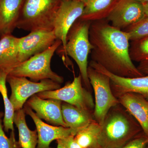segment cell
Here are the masks:
<instances>
[{
    "mask_svg": "<svg viewBox=\"0 0 148 148\" xmlns=\"http://www.w3.org/2000/svg\"><path fill=\"white\" fill-rule=\"evenodd\" d=\"M89 40L93 49L91 61L118 76L135 78L144 76L133 64L129 54L128 34L114 27L104 19L91 21Z\"/></svg>",
    "mask_w": 148,
    "mask_h": 148,
    "instance_id": "1",
    "label": "cell"
},
{
    "mask_svg": "<svg viewBox=\"0 0 148 148\" xmlns=\"http://www.w3.org/2000/svg\"><path fill=\"white\" fill-rule=\"evenodd\" d=\"M142 132L138 122L119 103L111 108L105 117L99 144L101 148H121Z\"/></svg>",
    "mask_w": 148,
    "mask_h": 148,
    "instance_id": "2",
    "label": "cell"
},
{
    "mask_svg": "<svg viewBox=\"0 0 148 148\" xmlns=\"http://www.w3.org/2000/svg\"><path fill=\"white\" fill-rule=\"evenodd\" d=\"M91 21L77 20L69 30L64 52L75 61L79 69L84 86L91 92V86L88 77V59L93 47L89 40Z\"/></svg>",
    "mask_w": 148,
    "mask_h": 148,
    "instance_id": "3",
    "label": "cell"
},
{
    "mask_svg": "<svg viewBox=\"0 0 148 148\" xmlns=\"http://www.w3.org/2000/svg\"><path fill=\"white\" fill-rule=\"evenodd\" d=\"M61 0H25L16 28L32 32L53 30L56 12Z\"/></svg>",
    "mask_w": 148,
    "mask_h": 148,
    "instance_id": "4",
    "label": "cell"
},
{
    "mask_svg": "<svg viewBox=\"0 0 148 148\" xmlns=\"http://www.w3.org/2000/svg\"><path fill=\"white\" fill-rule=\"evenodd\" d=\"M62 45L60 40L46 50L38 53L22 62L12 69L8 75L29 78L34 82L49 79L61 84L63 77L53 72L51 68V61L56 51Z\"/></svg>",
    "mask_w": 148,
    "mask_h": 148,
    "instance_id": "5",
    "label": "cell"
},
{
    "mask_svg": "<svg viewBox=\"0 0 148 148\" xmlns=\"http://www.w3.org/2000/svg\"><path fill=\"white\" fill-rule=\"evenodd\" d=\"M36 95L42 99L59 100L93 114L95 104L90 91L83 86L80 74L75 77L71 83L57 90L39 92Z\"/></svg>",
    "mask_w": 148,
    "mask_h": 148,
    "instance_id": "6",
    "label": "cell"
},
{
    "mask_svg": "<svg viewBox=\"0 0 148 148\" xmlns=\"http://www.w3.org/2000/svg\"><path fill=\"white\" fill-rule=\"evenodd\" d=\"M87 74L95 94L93 117L101 125L109 110L119 104V101L112 92L110 81L108 76L89 66L88 67Z\"/></svg>",
    "mask_w": 148,
    "mask_h": 148,
    "instance_id": "7",
    "label": "cell"
},
{
    "mask_svg": "<svg viewBox=\"0 0 148 148\" xmlns=\"http://www.w3.org/2000/svg\"><path fill=\"white\" fill-rule=\"evenodd\" d=\"M11 90L10 100L14 111L23 108L27 100L39 92L57 90L61 85L51 80H43L40 82H32L27 77L8 75L7 77Z\"/></svg>",
    "mask_w": 148,
    "mask_h": 148,
    "instance_id": "8",
    "label": "cell"
},
{
    "mask_svg": "<svg viewBox=\"0 0 148 148\" xmlns=\"http://www.w3.org/2000/svg\"><path fill=\"white\" fill-rule=\"evenodd\" d=\"M84 4L78 0H61L53 21V31L56 39L62 42L61 51L64 52L69 30L82 15Z\"/></svg>",
    "mask_w": 148,
    "mask_h": 148,
    "instance_id": "9",
    "label": "cell"
},
{
    "mask_svg": "<svg viewBox=\"0 0 148 148\" xmlns=\"http://www.w3.org/2000/svg\"><path fill=\"white\" fill-rule=\"evenodd\" d=\"M56 40L53 30L32 31L27 36L18 38L19 64L46 50L53 45Z\"/></svg>",
    "mask_w": 148,
    "mask_h": 148,
    "instance_id": "10",
    "label": "cell"
},
{
    "mask_svg": "<svg viewBox=\"0 0 148 148\" xmlns=\"http://www.w3.org/2000/svg\"><path fill=\"white\" fill-rule=\"evenodd\" d=\"M145 16L144 4L139 0H119L106 19L114 27L123 30Z\"/></svg>",
    "mask_w": 148,
    "mask_h": 148,
    "instance_id": "11",
    "label": "cell"
},
{
    "mask_svg": "<svg viewBox=\"0 0 148 148\" xmlns=\"http://www.w3.org/2000/svg\"><path fill=\"white\" fill-rule=\"evenodd\" d=\"M88 66L109 77L111 90L116 98L127 92H134L143 95L148 100V75L138 77H124L112 74L91 60Z\"/></svg>",
    "mask_w": 148,
    "mask_h": 148,
    "instance_id": "12",
    "label": "cell"
},
{
    "mask_svg": "<svg viewBox=\"0 0 148 148\" xmlns=\"http://www.w3.org/2000/svg\"><path fill=\"white\" fill-rule=\"evenodd\" d=\"M23 108L25 113L34 121L36 127L38 136L37 148H50L51 143L54 140L76 135L75 131L69 127L53 126L44 122L27 104L24 105Z\"/></svg>",
    "mask_w": 148,
    "mask_h": 148,
    "instance_id": "13",
    "label": "cell"
},
{
    "mask_svg": "<svg viewBox=\"0 0 148 148\" xmlns=\"http://www.w3.org/2000/svg\"><path fill=\"white\" fill-rule=\"evenodd\" d=\"M62 102L53 99H42L36 94L27 101V106L36 112L37 116L50 124L67 127L63 119Z\"/></svg>",
    "mask_w": 148,
    "mask_h": 148,
    "instance_id": "14",
    "label": "cell"
},
{
    "mask_svg": "<svg viewBox=\"0 0 148 148\" xmlns=\"http://www.w3.org/2000/svg\"><path fill=\"white\" fill-rule=\"evenodd\" d=\"M117 99L120 104L138 122L148 137V100L134 92L125 93Z\"/></svg>",
    "mask_w": 148,
    "mask_h": 148,
    "instance_id": "15",
    "label": "cell"
},
{
    "mask_svg": "<svg viewBox=\"0 0 148 148\" xmlns=\"http://www.w3.org/2000/svg\"><path fill=\"white\" fill-rule=\"evenodd\" d=\"M25 0H0V38L11 34L17 22Z\"/></svg>",
    "mask_w": 148,
    "mask_h": 148,
    "instance_id": "16",
    "label": "cell"
},
{
    "mask_svg": "<svg viewBox=\"0 0 148 148\" xmlns=\"http://www.w3.org/2000/svg\"><path fill=\"white\" fill-rule=\"evenodd\" d=\"M18 38L12 35L0 38V72L8 73L19 64Z\"/></svg>",
    "mask_w": 148,
    "mask_h": 148,
    "instance_id": "17",
    "label": "cell"
},
{
    "mask_svg": "<svg viewBox=\"0 0 148 148\" xmlns=\"http://www.w3.org/2000/svg\"><path fill=\"white\" fill-rule=\"evenodd\" d=\"M63 119L67 125L73 130L76 135L94 120L93 114L69 103H62Z\"/></svg>",
    "mask_w": 148,
    "mask_h": 148,
    "instance_id": "18",
    "label": "cell"
},
{
    "mask_svg": "<svg viewBox=\"0 0 148 148\" xmlns=\"http://www.w3.org/2000/svg\"><path fill=\"white\" fill-rule=\"evenodd\" d=\"M119 0H86L82 15L79 19L93 21L106 19Z\"/></svg>",
    "mask_w": 148,
    "mask_h": 148,
    "instance_id": "19",
    "label": "cell"
},
{
    "mask_svg": "<svg viewBox=\"0 0 148 148\" xmlns=\"http://www.w3.org/2000/svg\"><path fill=\"white\" fill-rule=\"evenodd\" d=\"M14 123L18 130V142L21 148H37L38 143L36 130H32L27 125L24 108L15 111Z\"/></svg>",
    "mask_w": 148,
    "mask_h": 148,
    "instance_id": "20",
    "label": "cell"
},
{
    "mask_svg": "<svg viewBox=\"0 0 148 148\" xmlns=\"http://www.w3.org/2000/svg\"><path fill=\"white\" fill-rule=\"evenodd\" d=\"M101 125L95 120L77 133L74 138L83 148H101L99 143Z\"/></svg>",
    "mask_w": 148,
    "mask_h": 148,
    "instance_id": "21",
    "label": "cell"
},
{
    "mask_svg": "<svg viewBox=\"0 0 148 148\" xmlns=\"http://www.w3.org/2000/svg\"><path fill=\"white\" fill-rule=\"evenodd\" d=\"M8 75V73L6 72H0V93L3 97L5 108L3 125L5 132L7 133L10 130L14 131L13 119L15 112L13 106L8 95L6 83Z\"/></svg>",
    "mask_w": 148,
    "mask_h": 148,
    "instance_id": "22",
    "label": "cell"
},
{
    "mask_svg": "<svg viewBox=\"0 0 148 148\" xmlns=\"http://www.w3.org/2000/svg\"><path fill=\"white\" fill-rule=\"evenodd\" d=\"M129 54L132 61L143 62L148 60V36L132 41Z\"/></svg>",
    "mask_w": 148,
    "mask_h": 148,
    "instance_id": "23",
    "label": "cell"
},
{
    "mask_svg": "<svg viewBox=\"0 0 148 148\" xmlns=\"http://www.w3.org/2000/svg\"><path fill=\"white\" fill-rule=\"evenodd\" d=\"M123 31L127 33L132 41L148 36V16Z\"/></svg>",
    "mask_w": 148,
    "mask_h": 148,
    "instance_id": "24",
    "label": "cell"
},
{
    "mask_svg": "<svg viewBox=\"0 0 148 148\" xmlns=\"http://www.w3.org/2000/svg\"><path fill=\"white\" fill-rule=\"evenodd\" d=\"M4 113L0 111V148H21L15 138L14 131H11L9 138L5 135L3 125Z\"/></svg>",
    "mask_w": 148,
    "mask_h": 148,
    "instance_id": "25",
    "label": "cell"
},
{
    "mask_svg": "<svg viewBox=\"0 0 148 148\" xmlns=\"http://www.w3.org/2000/svg\"><path fill=\"white\" fill-rule=\"evenodd\" d=\"M121 148H148V137L141 132Z\"/></svg>",
    "mask_w": 148,
    "mask_h": 148,
    "instance_id": "26",
    "label": "cell"
},
{
    "mask_svg": "<svg viewBox=\"0 0 148 148\" xmlns=\"http://www.w3.org/2000/svg\"><path fill=\"white\" fill-rule=\"evenodd\" d=\"M74 137L73 135H71L58 139L56 140V143L64 148H83L75 140Z\"/></svg>",
    "mask_w": 148,
    "mask_h": 148,
    "instance_id": "27",
    "label": "cell"
},
{
    "mask_svg": "<svg viewBox=\"0 0 148 148\" xmlns=\"http://www.w3.org/2000/svg\"><path fill=\"white\" fill-rule=\"evenodd\" d=\"M137 68L144 75H148V60L140 63Z\"/></svg>",
    "mask_w": 148,
    "mask_h": 148,
    "instance_id": "28",
    "label": "cell"
},
{
    "mask_svg": "<svg viewBox=\"0 0 148 148\" xmlns=\"http://www.w3.org/2000/svg\"><path fill=\"white\" fill-rule=\"evenodd\" d=\"M146 16H148V2L143 3Z\"/></svg>",
    "mask_w": 148,
    "mask_h": 148,
    "instance_id": "29",
    "label": "cell"
},
{
    "mask_svg": "<svg viewBox=\"0 0 148 148\" xmlns=\"http://www.w3.org/2000/svg\"><path fill=\"white\" fill-rule=\"evenodd\" d=\"M141 2L143 3L148 2V0H139Z\"/></svg>",
    "mask_w": 148,
    "mask_h": 148,
    "instance_id": "30",
    "label": "cell"
},
{
    "mask_svg": "<svg viewBox=\"0 0 148 148\" xmlns=\"http://www.w3.org/2000/svg\"><path fill=\"white\" fill-rule=\"evenodd\" d=\"M56 148H64L63 146L59 144H57V147Z\"/></svg>",
    "mask_w": 148,
    "mask_h": 148,
    "instance_id": "31",
    "label": "cell"
},
{
    "mask_svg": "<svg viewBox=\"0 0 148 148\" xmlns=\"http://www.w3.org/2000/svg\"><path fill=\"white\" fill-rule=\"evenodd\" d=\"M78 1H81L83 2L84 3L86 0H78Z\"/></svg>",
    "mask_w": 148,
    "mask_h": 148,
    "instance_id": "32",
    "label": "cell"
}]
</instances>
